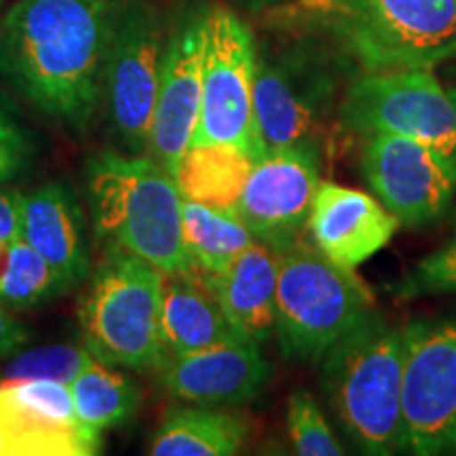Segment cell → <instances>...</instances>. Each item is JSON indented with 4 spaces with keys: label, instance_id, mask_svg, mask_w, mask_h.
Returning <instances> with one entry per match:
<instances>
[{
    "label": "cell",
    "instance_id": "1f68e13d",
    "mask_svg": "<svg viewBox=\"0 0 456 456\" xmlns=\"http://www.w3.org/2000/svg\"><path fill=\"white\" fill-rule=\"evenodd\" d=\"M450 94H452V98H454V102H456V89H450Z\"/></svg>",
    "mask_w": 456,
    "mask_h": 456
},
{
    "label": "cell",
    "instance_id": "52a82bcc",
    "mask_svg": "<svg viewBox=\"0 0 456 456\" xmlns=\"http://www.w3.org/2000/svg\"><path fill=\"white\" fill-rule=\"evenodd\" d=\"M201 108L191 146L228 144L258 161L266 151L254 117L252 32L232 11L216 7L201 20Z\"/></svg>",
    "mask_w": 456,
    "mask_h": 456
},
{
    "label": "cell",
    "instance_id": "2e32d148",
    "mask_svg": "<svg viewBox=\"0 0 456 456\" xmlns=\"http://www.w3.org/2000/svg\"><path fill=\"white\" fill-rule=\"evenodd\" d=\"M399 220L379 199L322 182L309 216L315 248L338 266L355 271L395 237Z\"/></svg>",
    "mask_w": 456,
    "mask_h": 456
},
{
    "label": "cell",
    "instance_id": "7402d4cb",
    "mask_svg": "<svg viewBox=\"0 0 456 456\" xmlns=\"http://www.w3.org/2000/svg\"><path fill=\"white\" fill-rule=\"evenodd\" d=\"M254 163V159L235 146H191L180 159L175 182L186 201L237 214Z\"/></svg>",
    "mask_w": 456,
    "mask_h": 456
},
{
    "label": "cell",
    "instance_id": "d4e9b609",
    "mask_svg": "<svg viewBox=\"0 0 456 456\" xmlns=\"http://www.w3.org/2000/svg\"><path fill=\"white\" fill-rule=\"evenodd\" d=\"M66 292L70 289L49 262L34 252L24 239H17L11 249L7 273L0 279V302L9 309L24 311L47 305Z\"/></svg>",
    "mask_w": 456,
    "mask_h": 456
},
{
    "label": "cell",
    "instance_id": "30bf717a",
    "mask_svg": "<svg viewBox=\"0 0 456 456\" xmlns=\"http://www.w3.org/2000/svg\"><path fill=\"white\" fill-rule=\"evenodd\" d=\"M163 53V32L151 9L131 4L114 17L102 98L114 135L131 155L148 151Z\"/></svg>",
    "mask_w": 456,
    "mask_h": 456
},
{
    "label": "cell",
    "instance_id": "9a60e30c",
    "mask_svg": "<svg viewBox=\"0 0 456 456\" xmlns=\"http://www.w3.org/2000/svg\"><path fill=\"white\" fill-rule=\"evenodd\" d=\"M201 47V21H197L180 28L169 38L163 53L161 81L146 152L174 178L199 121L203 77Z\"/></svg>",
    "mask_w": 456,
    "mask_h": 456
},
{
    "label": "cell",
    "instance_id": "7a4b0ae2",
    "mask_svg": "<svg viewBox=\"0 0 456 456\" xmlns=\"http://www.w3.org/2000/svg\"><path fill=\"white\" fill-rule=\"evenodd\" d=\"M85 197L95 237L161 273L192 269L182 239L178 182L151 155L102 151L85 163Z\"/></svg>",
    "mask_w": 456,
    "mask_h": 456
},
{
    "label": "cell",
    "instance_id": "9c48e42d",
    "mask_svg": "<svg viewBox=\"0 0 456 456\" xmlns=\"http://www.w3.org/2000/svg\"><path fill=\"white\" fill-rule=\"evenodd\" d=\"M340 125L359 135H406L456 155V102L431 70L363 74L340 102Z\"/></svg>",
    "mask_w": 456,
    "mask_h": 456
},
{
    "label": "cell",
    "instance_id": "3957f363",
    "mask_svg": "<svg viewBox=\"0 0 456 456\" xmlns=\"http://www.w3.org/2000/svg\"><path fill=\"white\" fill-rule=\"evenodd\" d=\"M319 363L323 391L351 442L372 456L399 450L402 330L374 311Z\"/></svg>",
    "mask_w": 456,
    "mask_h": 456
},
{
    "label": "cell",
    "instance_id": "d6986e66",
    "mask_svg": "<svg viewBox=\"0 0 456 456\" xmlns=\"http://www.w3.org/2000/svg\"><path fill=\"white\" fill-rule=\"evenodd\" d=\"M203 275V273H201ZM279 252L254 241L218 275H203L231 326L262 345L275 334Z\"/></svg>",
    "mask_w": 456,
    "mask_h": 456
},
{
    "label": "cell",
    "instance_id": "8992f818",
    "mask_svg": "<svg viewBox=\"0 0 456 456\" xmlns=\"http://www.w3.org/2000/svg\"><path fill=\"white\" fill-rule=\"evenodd\" d=\"M372 313L374 296L351 269L302 243L279 252L275 336L285 359L319 363Z\"/></svg>",
    "mask_w": 456,
    "mask_h": 456
},
{
    "label": "cell",
    "instance_id": "ba28073f",
    "mask_svg": "<svg viewBox=\"0 0 456 456\" xmlns=\"http://www.w3.org/2000/svg\"><path fill=\"white\" fill-rule=\"evenodd\" d=\"M399 450H456V315L420 317L402 330Z\"/></svg>",
    "mask_w": 456,
    "mask_h": 456
},
{
    "label": "cell",
    "instance_id": "e0dca14e",
    "mask_svg": "<svg viewBox=\"0 0 456 456\" xmlns=\"http://www.w3.org/2000/svg\"><path fill=\"white\" fill-rule=\"evenodd\" d=\"M330 110L323 81H298L292 72L256 55L254 117L266 152L315 146Z\"/></svg>",
    "mask_w": 456,
    "mask_h": 456
},
{
    "label": "cell",
    "instance_id": "6da1fadb",
    "mask_svg": "<svg viewBox=\"0 0 456 456\" xmlns=\"http://www.w3.org/2000/svg\"><path fill=\"white\" fill-rule=\"evenodd\" d=\"M112 24V0H17L0 21V74L45 117L85 134Z\"/></svg>",
    "mask_w": 456,
    "mask_h": 456
},
{
    "label": "cell",
    "instance_id": "7c38bea8",
    "mask_svg": "<svg viewBox=\"0 0 456 456\" xmlns=\"http://www.w3.org/2000/svg\"><path fill=\"white\" fill-rule=\"evenodd\" d=\"M319 184L315 146L271 151L254 163L237 214L256 241L283 252L300 243Z\"/></svg>",
    "mask_w": 456,
    "mask_h": 456
},
{
    "label": "cell",
    "instance_id": "d6a6232c",
    "mask_svg": "<svg viewBox=\"0 0 456 456\" xmlns=\"http://www.w3.org/2000/svg\"><path fill=\"white\" fill-rule=\"evenodd\" d=\"M0 456H3V444H0Z\"/></svg>",
    "mask_w": 456,
    "mask_h": 456
},
{
    "label": "cell",
    "instance_id": "5bb4252c",
    "mask_svg": "<svg viewBox=\"0 0 456 456\" xmlns=\"http://www.w3.org/2000/svg\"><path fill=\"white\" fill-rule=\"evenodd\" d=\"M271 363L260 345L224 342L209 349L167 357L159 368L161 385L171 395L201 406H241L258 399L271 380Z\"/></svg>",
    "mask_w": 456,
    "mask_h": 456
},
{
    "label": "cell",
    "instance_id": "44dd1931",
    "mask_svg": "<svg viewBox=\"0 0 456 456\" xmlns=\"http://www.w3.org/2000/svg\"><path fill=\"white\" fill-rule=\"evenodd\" d=\"M249 437V423L220 406L171 408L152 436V456H232Z\"/></svg>",
    "mask_w": 456,
    "mask_h": 456
},
{
    "label": "cell",
    "instance_id": "ffe728a7",
    "mask_svg": "<svg viewBox=\"0 0 456 456\" xmlns=\"http://www.w3.org/2000/svg\"><path fill=\"white\" fill-rule=\"evenodd\" d=\"M161 338L167 357L203 351L224 342L248 340L231 326L212 285L195 269L163 273Z\"/></svg>",
    "mask_w": 456,
    "mask_h": 456
},
{
    "label": "cell",
    "instance_id": "cb8c5ba5",
    "mask_svg": "<svg viewBox=\"0 0 456 456\" xmlns=\"http://www.w3.org/2000/svg\"><path fill=\"white\" fill-rule=\"evenodd\" d=\"M70 391L81 423L102 436L134 419L142 403L140 387L117 366L98 359L72 380Z\"/></svg>",
    "mask_w": 456,
    "mask_h": 456
},
{
    "label": "cell",
    "instance_id": "277c9868",
    "mask_svg": "<svg viewBox=\"0 0 456 456\" xmlns=\"http://www.w3.org/2000/svg\"><path fill=\"white\" fill-rule=\"evenodd\" d=\"M363 72L431 70L456 57V0H300Z\"/></svg>",
    "mask_w": 456,
    "mask_h": 456
},
{
    "label": "cell",
    "instance_id": "4fadbf2b",
    "mask_svg": "<svg viewBox=\"0 0 456 456\" xmlns=\"http://www.w3.org/2000/svg\"><path fill=\"white\" fill-rule=\"evenodd\" d=\"M3 456H95L102 433L81 423L70 385L55 380L0 383Z\"/></svg>",
    "mask_w": 456,
    "mask_h": 456
},
{
    "label": "cell",
    "instance_id": "4316f807",
    "mask_svg": "<svg viewBox=\"0 0 456 456\" xmlns=\"http://www.w3.org/2000/svg\"><path fill=\"white\" fill-rule=\"evenodd\" d=\"M285 420H288L289 442L294 452L300 456H340L345 454L340 442L336 440L332 427L328 425L326 416L319 408L317 399L311 391L296 389L289 393L288 408H285Z\"/></svg>",
    "mask_w": 456,
    "mask_h": 456
},
{
    "label": "cell",
    "instance_id": "5b68a950",
    "mask_svg": "<svg viewBox=\"0 0 456 456\" xmlns=\"http://www.w3.org/2000/svg\"><path fill=\"white\" fill-rule=\"evenodd\" d=\"M163 273L106 245L78 306L83 345L108 366L151 372L167 362L161 338Z\"/></svg>",
    "mask_w": 456,
    "mask_h": 456
},
{
    "label": "cell",
    "instance_id": "603a6c76",
    "mask_svg": "<svg viewBox=\"0 0 456 456\" xmlns=\"http://www.w3.org/2000/svg\"><path fill=\"white\" fill-rule=\"evenodd\" d=\"M182 239L192 269L218 275L256 239L239 214L182 201Z\"/></svg>",
    "mask_w": 456,
    "mask_h": 456
},
{
    "label": "cell",
    "instance_id": "f1b7e54d",
    "mask_svg": "<svg viewBox=\"0 0 456 456\" xmlns=\"http://www.w3.org/2000/svg\"><path fill=\"white\" fill-rule=\"evenodd\" d=\"M34 138L26 125L0 104V186L13 182L32 163Z\"/></svg>",
    "mask_w": 456,
    "mask_h": 456
},
{
    "label": "cell",
    "instance_id": "836d02e7",
    "mask_svg": "<svg viewBox=\"0 0 456 456\" xmlns=\"http://www.w3.org/2000/svg\"><path fill=\"white\" fill-rule=\"evenodd\" d=\"M0 3H3V0H0Z\"/></svg>",
    "mask_w": 456,
    "mask_h": 456
},
{
    "label": "cell",
    "instance_id": "f546056e",
    "mask_svg": "<svg viewBox=\"0 0 456 456\" xmlns=\"http://www.w3.org/2000/svg\"><path fill=\"white\" fill-rule=\"evenodd\" d=\"M0 302V357H11L30 342V328Z\"/></svg>",
    "mask_w": 456,
    "mask_h": 456
},
{
    "label": "cell",
    "instance_id": "8fae6325",
    "mask_svg": "<svg viewBox=\"0 0 456 456\" xmlns=\"http://www.w3.org/2000/svg\"><path fill=\"white\" fill-rule=\"evenodd\" d=\"M362 171L380 203L410 228L429 226L456 195V155L395 134L366 135Z\"/></svg>",
    "mask_w": 456,
    "mask_h": 456
},
{
    "label": "cell",
    "instance_id": "4dcf8cb0",
    "mask_svg": "<svg viewBox=\"0 0 456 456\" xmlns=\"http://www.w3.org/2000/svg\"><path fill=\"white\" fill-rule=\"evenodd\" d=\"M21 192L0 186V239H21Z\"/></svg>",
    "mask_w": 456,
    "mask_h": 456
},
{
    "label": "cell",
    "instance_id": "484cf974",
    "mask_svg": "<svg viewBox=\"0 0 456 456\" xmlns=\"http://www.w3.org/2000/svg\"><path fill=\"white\" fill-rule=\"evenodd\" d=\"M94 359L87 346L72 345V342H53L37 349L17 351L0 374V383L55 380V383L70 385Z\"/></svg>",
    "mask_w": 456,
    "mask_h": 456
},
{
    "label": "cell",
    "instance_id": "ac0fdd59",
    "mask_svg": "<svg viewBox=\"0 0 456 456\" xmlns=\"http://www.w3.org/2000/svg\"><path fill=\"white\" fill-rule=\"evenodd\" d=\"M21 239L49 262L68 289L89 279L87 220L68 182H47L21 197Z\"/></svg>",
    "mask_w": 456,
    "mask_h": 456
},
{
    "label": "cell",
    "instance_id": "83f0119b",
    "mask_svg": "<svg viewBox=\"0 0 456 456\" xmlns=\"http://www.w3.org/2000/svg\"><path fill=\"white\" fill-rule=\"evenodd\" d=\"M391 292L399 300L425 298V296L456 294V231L436 252L420 258L403 273Z\"/></svg>",
    "mask_w": 456,
    "mask_h": 456
}]
</instances>
